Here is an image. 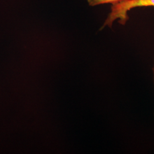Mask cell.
Instances as JSON below:
<instances>
[{
  "label": "cell",
  "mask_w": 154,
  "mask_h": 154,
  "mask_svg": "<svg viewBox=\"0 0 154 154\" xmlns=\"http://www.w3.org/2000/svg\"><path fill=\"white\" fill-rule=\"evenodd\" d=\"M150 6H154V0H125L113 4L111 13L101 29L106 26L111 28L116 20H119V22L122 25H125L128 19L127 15L128 11L135 8Z\"/></svg>",
  "instance_id": "obj_1"
},
{
  "label": "cell",
  "mask_w": 154,
  "mask_h": 154,
  "mask_svg": "<svg viewBox=\"0 0 154 154\" xmlns=\"http://www.w3.org/2000/svg\"><path fill=\"white\" fill-rule=\"evenodd\" d=\"M88 1L90 5L95 6L103 4H107V3H112L113 4L125 0H88Z\"/></svg>",
  "instance_id": "obj_2"
},
{
  "label": "cell",
  "mask_w": 154,
  "mask_h": 154,
  "mask_svg": "<svg viewBox=\"0 0 154 154\" xmlns=\"http://www.w3.org/2000/svg\"><path fill=\"white\" fill-rule=\"evenodd\" d=\"M153 72H154V68H153Z\"/></svg>",
  "instance_id": "obj_3"
}]
</instances>
